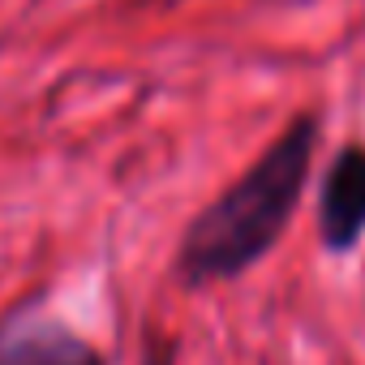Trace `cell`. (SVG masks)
Listing matches in <instances>:
<instances>
[{
	"label": "cell",
	"instance_id": "6da1fadb",
	"mask_svg": "<svg viewBox=\"0 0 365 365\" xmlns=\"http://www.w3.org/2000/svg\"><path fill=\"white\" fill-rule=\"evenodd\" d=\"M318 138H322V125L314 112L292 116L288 129L232 185L190 220L185 237L176 245V279L180 284L207 288V284L237 279L279 245V237L288 232V224L305 198Z\"/></svg>",
	"mask_w": 365,
	"mask_h": 365
},
{
	"label": "cell",
	"instance_id": "7a4b0ae2",
	"mask_svg": "<svg viewBox=\"0 0 365 365\" xmlns=\"http://www.w3.org/2000/svg\"><path fill=\"white\" fill-rule=\"evenodd\" d=\"M318 241L327 254H352L365 237V146L348 142L335 150L318 180V207H314Z\"/></svg>",
	"mask_w": 365,
	"mask_h": 365
},
{
	"label": "cell",
	"instance_id": "3957f363",
	"mask_svg": "<svg viewBox=\"0 0 365 365\" xmlns=\"http://www.w3.org/2000/svg\"><path fill=\"white\" fill-rule=\"evenodd\" d=\"M0 365H103V356L61 322H9L0 327Z\"/></svg>",
	"mask_w": 365,
	"mask_h": 365
}]
</instances>
